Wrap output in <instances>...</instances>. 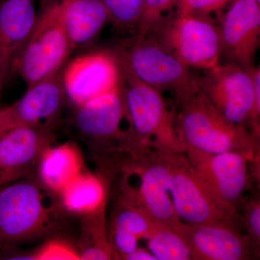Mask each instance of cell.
I'll list each match as a JSON object with an SVG mask.
<instances>
[{
    "label": "cell",
    "mask_w": 260,
    "mask_h": 260,
    "mask_svg": "<svg viewBox=\"0 0 260 260\" xmlns=\"http://www.w3.org/2000/svg\"><path fill=\"white\" fill-rule=\"evenodd\" d=\"M179 106L175 127L184 152L188 148L210 153L237 152L254 160L259 140L228 120L199 90Z\"/></svg>",
    "instance_id": "cell-1"
},
{
    "label": "cell",
    "mask_w": 260,
    "mask_h": 260,
    "mask_svg": "<svg viewBox=\"0 0 260 260\" xmlns=\"http://www.w3.org/2000/svg\"><path fill=\"white\" fill-rule=\"evenodd\" d=\"M123 76L122 93L129 128L121 150L133 156L148 147L184 153L176 131L175 117L161 93L135 78Z\"/></svg>",
    "instance_id": "cell-2"
},
{
    "label": "cell",
    "mask_w": 260,
    "mask_h": 260,
    "mask_svg": "<svg viewBox=\"0 0 260 260\" xmlns=\"http://www.w3.org/2000/svg\"><path fill=\"white\" fill-rule=\"evenodd\" d=\"M113 53L123 74L161 93L169 90L180 105L198 91L189 68L150 38L135 35L119 43Z\"/></svg>",
    "instance_id": "cell-3"
},
{
    "label": "cell",
    "mask_w": 260,
    "mask_h": 260,
    "mask_svg": "<svg viewBox=\"0 0 260 260\" xmlns=\"http://www.w3.org/2000/svg\"><path fill=\"white\" fill-rule=\"evenodd\" d=\"M45 188L30 179L0 187V249L37 237L55 223V204Z\"/></svg>",
    "instance_id": "cell-4"
},
{
    "label": "cell",
    "mask_w": 260,
    "mask_h": 260,
    "mask_svg": "<svg viewBox=\"0 0 260 260\" xmlns=\"http://www.w3.org/2000/svg\"><path fill=\"white\" fill-rule=\"evenodd\" d=\"M74 51L61 22L56 0L42 5L30 37L12 62L27 88L59 73Z\"/></svg>",
    "instance_id": "cell-5"
},
{
    "label": "cell",
    "mask_w": 260,
    "mask_h": 260,
    "mask_svg": "<svg viewBox=\"0 0 260 260\" xmlns=\"http://www.w3.org/2000/svg\"><path fill=\"white\" fill-rule=\"evenodd\" d=\"M188 68L208 70L221 56L220 29L213 20L173 13L145 35Z\"/></svg>",
    "instance_id": "cell-6"
},
{
    "label": "cell",
    "mask_w": 260,
    "mask_h": 260,
    "mask_svg": "<svg viewBox=\"0 0 260 260\" xmlns=\"http://www.w3.org/2000/svg\"><path fill=\"white\" fill-rule=\"evenodd\" d=\"M183 153L171 152V194L179 220L191 225L218 223L239 227L241 218L237 208L216 194Z\"/></svg>",
    "instance_id": "cell-7"
},
{
    "label": "cell",
    "mask_w": 260,
    "mask_h": 260,
    "mask_svg": "<svg viewBox=\"0 0 260 260\" xmlns=\"http://www.w3.org/2000/svg\"><path fill=\"white\" fill-rule=\"evenodd\" d=\"M196 83L224 117L251 133L255 88L250 70L232 62L218 64L196 77Z\"/></svg>",
    "instance_id": "cell-8"
},
{
    "label": "cell",
    "mask_w": 260,
    "mask_h": 260,
    "mask_svg": "<svg viewBox=\"0 0 260 260\" xmlns=\"http://www.w3.org/2000/svg\"><path fill=\"white\" fill-rule=\"evenodd\" d=\"M156 149L151 155H147L144 150L135 157L139 159L135 169L140 177L139 187L127 188L122 200L141 208L157 223L172 227L180 221L176 215L171 194L172 151Z\"/></svg>",
    "instance_id": "cell-9"
},
{
    "label": "cell",
    "mask_w": 260,
    "mask_h": 260,
    "mask_svg": "<svg viewBox=\"0 0 260 260\" xmlns=\"http://www.w3.org/2000/svg\"><path fill=\"white\" fill-rule=\"evenodd\" d=\"M67 99L75 107L120 88L122 70L112 50L89 51L67 61L61 70Z\"/></svg>",
    "instance_id": "cell-10"
},
{
    "label": "cell",
    "mask_w": 260,
    "mask_h": 260,
    "mask_svg": "<svg viewBox=\"0 0 260 260\" xmlns=\"http://www.w3.org/2000/svg\"><path fill=\"white\" fill-rule=\"evenodd\" d=\"M61 70L28 87L23 96L14 104L0 108V129L21 126H55L67 99Z\"/></svg>",
    "instance_id": "cell-11"
},
{
    "label": "cell",
    "mask_w": 260,
    "mask_h": 260,
    "mask_svg": "<svg viewBox=\"0 0 260 260\" xmlns=\"http://www.w3.org/2000/svg\"><path fill=\"white\" fill-rule=\"evenodd\" d=\"M221 55L246 70L254 66L260 39V3L234 0L218 20Z\"/></svg>",
    "instance_id": "cell-12"
},
{
    "label": "cell",
    "mask_w": 260,
    "mask_h": 260,
    "mask_svg": "<svg viewBox=\"0 0 260 260\" xmlns=\"http://www.w3.org/2000/svg\"><path fill=\"white\" fill-rule=\"evenodd\" d=\"M191 167L225 203L237 208L249 184V162L252 159L237 152L210 153L186 149Z\"/></svg>",
    "instance_id": "cell-13"
},
{
    "label": "cell",
    "mask_w": 260,
    "mask_h": 260,
    "mask_svg": "<svg viewBox=\"0 0 260 260\" xmlns=\"http://www.w3.org/2000/svg\"><path fill=\"white\" fill-rule=\"evenodd\" d=\"M54 126H15L0 129V175L5 185L28 175L51 145Z\"/></svg>",
    "instance_id": "cell-14"
},
{
    "label": "cell",
    "mask_w": 260,
    "mask_h": 260,
    "mask_svg": "<svg viewBox=\"0 0 260 260\" xmlns=\"http://www.w3.org/2000/svg\"><path fill=\"white\" fill-rule=\"evenodd\" d=\"M182 238L194 260H245L251 258L249 239L239 228L225 224L172 225Z\"/></svg>",
    "instance_id": "cell-15"
},
{
    "label": "cell",
    "mask_w": 260,
    "mask_h": 260,
    "mask_svg": "<svg viewBox=\"0 0 260 260\" xmlns=\"http://www.w3.org/2000/svg\"><path fill=\"white\" fill-rule=\"evenodd\" d=\"M122 88L123 85L76 107L74 123L80 133L98 141L116 140L120 146L127 135L121 129L126 120Z\"/></svg>",
    "instance_id": "cell-16"
},
{
    "label": "cell",
    "mask_w": 260,
    "mask_h": 260,
    "mask_svg": "<svg viewBox=\"0 0 260 260\" xmlns=\"http://www.w3.org/2000/svg\"><path fill=\"white\" fill-rule=\"evenodd\" d=\"M37 18L34 0H2L0 3V75L5 80Z\"/></svg>",
    "instance_id": "cell-17"
},
{
    "label": "cell",
    "mask_w": 260,
    "mask_h": 260,
    "mask_svg": "<svg viewBox=\"0 0 260 260\" xmlns=\"http://www.w3.org/2000/svg\"><path fill=\"white\" fill-rule=\"evenodd\" d=\"M73 49L88 45L99 35L109 15L102 0H56Z\"/></svg>",
    "instance_id": "cell-18"
},
{
    "label": "cell",
    "mask_w": 260,
    "mask_h": 260,
    "mask_svg": "<svg viewBox=\"0 0 260 260\" xmlns=\"http://www.w3.org/2000/svg\"><path fill=\"white\" fill-rule=\"evenodd\" d=\"M41 182L53 192L60 193L80 172L83 161L74 145L64 143L48 147L39 160Z\"/></svg>",
    "instance_id": "cell-19"
},
{
    "label": "cell",
    "mask_w": 260,
    "mask_h": 260,
    "mask_svg": "<svg viewBox=\"0 0 260 260\" xmlns=\"http://www.w3.org/2000/svg\"><path fill=\"white\" fill-rule=\"evenodd\" d=\"M59 194L64 208L72 213L85 215L106 205V189L100 178L82 172Z\"/></svg>",
    "instance_id": "cell-20"
},
{
    "label": "cell",
    "mask_w": 260,
    "mask_h": 260,
    "mask_svg": "<svg viewBox=\"0 0 260 260\" xmlns=\"http://www.w3.org/2000/svg\"><path fill=\"white\" fill-rule=\"evenodd\" d=\"M106 205L93 213L85 214L78 250L80 259H116L106 229Z\"/></svg>",
    "instance_id": "cell-21"
},
{
    "label": "cell",
    "mask_w": 260,
    "mask_h": 260,
    "mask_svg": "<svg viewBox=\"0 0 260 260\" xmlns=\"http://www.w3.org/2000/svg\"><path fill=\"white\" fill-rule=\"evenodd\" d=\"M148 250L156 260H191V251L173 228L155 223L147 237Z\"/></svg>",
    "instance_id": "cell-22"
},
{
    "label": "cell",
    "mask_w": 260,
    "mask_h": 260,
    "mask_svg": "<svg viewBox=\"0 0 260 260\" xmlns=\"http://www.w3.org/2000/svg\"><path fill=\"white\" fill-rule=\"evenodd\" d=\"M155 223L141 208L121 200L113 218L111 233L146 239Z\"/></svg>",
    "instance_id": "cell-23"
},
{
    "label": "cell",
    "mask_w": 260,
    "mask_h": 260,
    "mask_svg": "<svg viewBox=\"0 0 260 260\" xmlns=\"http://www.w3.org/2000/svg\"><path fill=\"white\" fill-rule=\"evenodd\" d=\"M144 0H102L110 23L122 30L137 29L141 18Z\"/></svg>",
    "instance_id": "cell-24"
},
{
    "label": "cell",
    "mask_w": 260,
    "mask_h": 260,
    "mask_svg": "<svg viewBox=\"0 0 260 260\" xmlns=\"http://www.w3.org/2000/svg\"><path fill=\"white\" fill-rule=\"evenodd\" d=\"M179 0H144L136 35L144 37L154 26L176 13Z\"/></svg>",
    "instance_id": "cell-25"
},
{
    "label": "cell",
    "mask_w": 260,
    "mask_h": 260,
    "mask_svg": "<svg viewBox=\"0 0 260 260\" xmlns=\"http://www.w3.org/2000/svg\"><path fill=\"white\" fill-rule=\"evenodd\" d=\"M234 1V0H179L176 13L182 15H195L210 19L213 21L215 20H213V15H215L218 21L224 10Z\"/></svg>",
    "instance_id": "cell-26"
},
{
    "label": "cell",
    "mask_w": 260,
    "mask_h": 260,
    "mask_svg": "<svg viewBox=\"0 0 260 260\" xmlns=\"http://www.w3.org/2000/svg\"><path fill=\"white\" fill-rule=\"evenodd\" d=\"M29 259L56 260L80 259L78 248L70 245L62 240H51L41 246Z\"/></svg>",
    "instance_id": "cell-27"
},
{
    "label": "cell",
    "mask_w": 260,
    "mask_h": 260,
    "mask_svg": "<svg viewBox=\"0 0 260 260\" xmlns=\"http://www.w3.org/2000/svg\"><path fill=\"white\" fill-rule=\"evenodd\" d=\"M244 223L248 232V237L251 253L259 256L260 245V203L259 198L250 200L245 206Z\"/></svg>",
    "instance_id": "cell-28"
},
{
    "label": "cell",
    "mask_w": 260,
    "mask_h": 260,
    "mask_svg": "<svg viewBox=\"0 0 260 260\" xmlns=\"http://www.w3.org/2000/svg\"><path fill=\"white\" fill-rule=\"evenodd\" d=\"M127 260H156L155 256L150 253V251L146 250L143 248L138 247L132 254L124 258Z\"/></svg>",
    "instance_id": "cell-29"
},
{
    "label": "cell",
    "mask_w": 260,
    "mask_h": 260,
    "mask_svg": "<svg viewBox=\"0 0 260 260\" xmlns=\"http://www.w3.org/2000/svg\"><path fill=\"white\" fill-rule=\"evenodd\" d=\"M5 80L4 78L0 75V93H1L2 89H3V85H4Z\"/></svg>",
    "instance_id": "cell-30"
},
{
    "label": "cell",
    "mask_w": 260,
    "mask_h": 260,
    "mask_svg": "<svg viewBox=\"0 0 260 260\" xmlns=\"http://www.w3.org/2000/svg\"><path fill=\"white\" fill-rule=\"evenodd\" d=\"M5 184L4 182H3V179H2L1 175H0V187L1 186H4Z\"/></svg>",
    "instance_id": "cell-31"
},
{
    "label": "cell",
    "mask_w": 260,
    "mask_h": 260,
    "mask_svg": "<svg viewBox=\"0 0 260 260\" xmlns=\"http://www.w3.org/2000/svg\"><path fill=\"white\" fill-rule=\"evenodd\" d=\"M47 1H49V0H42V5L44 4L45 3H47Z\"/></svg>",
    "instance_id": "cell-32"
},
{
    "label": "cell",
    "mask_w": 260,
    "mask_h": 260,
    "mask_svg": "<svg viewBox=\"0 0 260 260\" xmlns=\"http://www.w3.org/2000/svg\"><path fill=\"white\" fill-rule=\"evenodd\" d=\"M256 1H257L258 3H260V0H256Z\"/></svg>",
    "instance_id": "cell-33"
}]
</instances>
